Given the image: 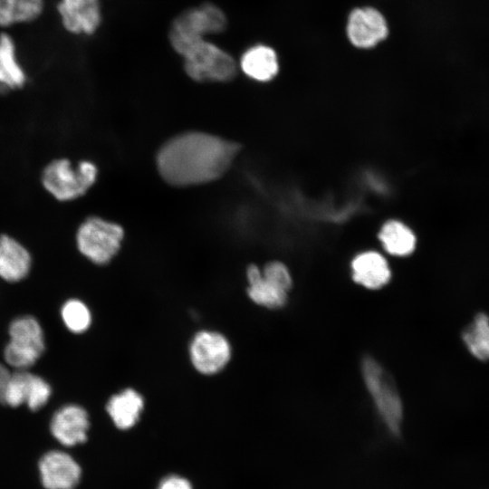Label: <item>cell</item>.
Instances as JSON below:
<instances>
[{
    "label": "cell",
    "mask_w": 489,
    "mask_h": 489,
    "mask_svg": "<svg viewBox=\"0 0 489 489\" xmlns=\"http://www.w3.org/2000/svg\"><path fill=\"white\" fill-rule=\"evenodd\" d=\"M239 145L199 131L178 134L159 149L157 167L162 178L176 187L205 184L222 177Z\"/></svg>",
    "instance_id": "cell-1"
},
{
    "label": "cell",
    "mask_w": 489,
    "mask_h": 489,
    "mask_svg": "<svg viewBox=\"0 0 489 489\" xmlns=\"http://www.w3.org/2000/svg\"><path fill=\"white\" fill-rule=\"evenodd\" d=\"M227 19L221 8L212 3L186 9L172 22L168 38L173 49L182 55L191 45L207 34L225 30Z\"/></svg>",
    "instance_id": "cell-2"
},
{
    "label": "cell",
    "mask_w": 489,
    "mask_h": 489,
    "mask_svg": "<svg viewBox=\"0 0 489 489\" xmlns=\"http://www.w3.org/2000/svg\"><path fill=\"white\" fill-rule=\"evenodd\" d=\"M361 371L379 417L389 432L398 436L403 419V406L391 377L370 356L363 358Z\"/></svg>",
    "instance_id": "cell-3"
},
{
    "label": "cell",
    "mask_w": 489,
    "mask_h": 489,
    "mask_svg": "<svg viewBox=\"0 0 489 489\" xmlns=\"http://www.w3.org/2000/svg\"><path fill=\"white\" fill-rule=\"evenodd\" d=\"M98 175L95 164L83 160L72 165L67 158L50 162L42 174L43 187L57 200L69 201L84 195Z\"/></svg>",
    "instance_id": "cell-4"
},
{
    "label": "cell",
    "mask_w": 489,
    "mask_h": 489,
    "mask_svg": "<svg viewBox=\"0 0 489 489\" xmlns=\"http://www.w3.org/2000/svg\"><path fill=\"white\" fill-rule=\"evenodd\" d=\"M181 56L186 73L196 82H225L233 80L237 72L234 57L206 39L190 46Z\"/></svg>",
    "instance_id": "cell-5"
},
{
    "label": "cell",
    "mask_w": 489,
    "mask_h": 489,
    "mask_svg": "<svg viewBox=\"0 0 489 489\" xmlns=\"http://www.w3.org/2000/svg\"><path fill=\"white\" fill-rule=\"evenodd\" d=\"M122 227L101 217L91 216L82 222L76 234L79 251L97 264L109 263L120 248Z\"/></svg>",
    "instance_id": "cell-6"
},
{
    "label": "cell",
    "mask_w": 489,
    "mask_h": 489,
    "mask_svg": "<svg viewBox=\"0 0 489 489\" xmlns=\"http://www.w3.org/2000/svg\"><path fill=\"white\" fill-rule=\"evenodd\" d=\"M10 340L5 348V362L16 369L33 366L44 350L43 332L36 319L23 316L9 327Z\"/></svg>",
    "instance_id": "cell-7"
},
{
    "label": "cell",
    "mask_w": 489,
    "mask_h": 489,
    "mask_svg": "<svg viewBox=\"0 0 489 489\" xmlns=\"http://www.w3.org/2000/svg\"><path fill=\"white\" fill-rule=\"evenodd\" d=\"M190 360L202 374L211 375L222 370L231 358V347L222 334L202 331L195 335L189 348Z\"/></svg>",
    "instance_id": "cell-8"
},
{
    "label": "cell",
    "mask_w": 489,
    "mask_h": 489,
    "mask_svg": "<svg viewBox=\"0 0 489 489\" xmlns=\"http://www.w3.org/2000/svg\"><path fill=\"white\" fill-rule=\"evenodd\" d=\"M51 393L50 385L43 378L25 369H17L12 373L4 404L12 408L26 404L31 410L36 411L47 403Z\"/></svg>",
    "instance_id": "cell-9"
},
{
    "label": "cell",
    "mask_w": 489,
    "mask_h": 489,
    "mask_svg": "<svg viewBox=\"0 0 489 489\" xmlns=\"http://www.w3.org/2000/svg\"><path fill=\"white\" fill-rule=\"evenodd\" d=\"M388 26L383 14L369 6L353 9L347 22V35L358 48L369 49L387 38Z\"/></svg>",
    "instance_id": "cell-10"
},
{
    "label": "cell",
    "mask_w": 489,
    "mask_h": 489,
    "mask_svg": "<svg viewBox=\"0 0 489 489\" xmlns=\"http://www.w3.org/2000/svg\"><path fill=\"white\" fill-rule=\"evenodd\" d=\"M39 473L45 489H73L81 479V467L67 453L50 451L39 461Z\"/></svg>",
    "instance_id": "cell-11"
},
{
    "label": "cell",
    "mask_w": 489,
    "mask_h": 489,
    "mask_svg": "<svg viewBox=\"0 0 489 489\" xmlns=\"http://www.w3.org/2000/svg\"><path fill=\"white\" fill-rule=\"evenodd\" d=\"M89 427L88 413L77 405H66L58 409L50 424L53 436L66 446L84 443Z\"/></svg>",
    "instance_id": "cell-12"
},
{
    "label": "cell",
    "mask_w": 489,
    "mask_h": 489,
    "mask_svg": "<svg viewBox=\"0 0 489 489\" xmlns=\"http://www.w3.org/2000/svg\"><path fill=\"white\" fill-rule=\"evenodd\" d=\"M58 11L64 28L74 34H92L101 22L100 0H62Z\"/></svg>",
    "instance_id": "cell-13"
},
{
    "label": "cell",
    "mask_w": 489,
    "mask_h": 489,
    "mask_svg": "<svg viewBox=\"0 0 489 489\" xmlns=\"http://www.w3.org/2000/svg\"><path fill=\"white\" fill-rule=\"evenodd\" d=\"M31 255L17 240L0 235V277L14 283L24 279L31 268Z\"/></svg>",
    "instance_id": "cell-14"
},
{
    "label": "cell",
    "mask_w": 489,
    "mask_h": 489,
    "mask_svg": "<svg viewBox=\"0 0 489 489\" xmlns=\"http://www.w3.org/2000/svg\"><path fill=\"white\" fill-rule=\"evenodd\" d=\"M351 269L353 280L368 289L381 288L391 276L386 259L372 251L358 254L351 263Z\"/></svg>",
    "instance_id": "cell-15"
},
{
    "label": "cell",
    "mask_w": 489,
    "mask_h": 489,
    "mask_svg": "<svg viewBox=\"0 0 489 489\" xmlns=\"http://www.w3.org/2000/svg\"><path fill=\"white\" fill-rule=\"evenodd\" d=\"M240 67L249 78L258 82H268L277 74L279 62L273 48L264 44H256L243 53Z\"/></svg>",
    "instance_id": "cell-16"
},
{
    "label": "cell",
    "mask_w": 489,
    "mask_h": 489,
    "mask_svg": "<svg viewBox=\"0 0 489 489\" xmlns=\"http://www.w3.org/2000/svg\"><path fill=\"white\" fill-rule=\"evenodd\" d=\"M106 408L114 425L124 430L132 427L138 422L144 408V401L139 392L127 388L112 396Z\"/></svg>",
    "instance_id": "cell-17"
},
{
    "label": "cell",
    "mask_w": 489,
    "mask_h": 489,
    "mask_svg": "<svg viewBox=\"0 0 489 489\" xmlns=\"http://www.w3.org/2000/svg\"><path fill=\"white\" fill-rule=\"evenodd\" d=\"M249 287L247 294L250 299L266 308H279L285 304L287 292L267 281L262 271L255 264L248 266L246 271Z\"/></svg>",
    "instance_id": "cell-18"
},
{
    "label": "cell",
    "mask_w": 489,
    "mask_h": 489,
    "mask_svg": "<svg viewBox=\"0 0 489 489\" xmlns=\"http://www.w3.org/2000/svg\"><path fill=\"white\" fill-rule=\"evenodd\" d=\"M25 75L15 58L14 45L6 34H0V87L16 89L24 86Z\"/></svg>",
    "instance_id": "cell-19"
},
{
    "label": "cell",
    "mask_w": 489,
    "mask_h": 489,
    "mask_svg": "<svg viewBox=\"0 0 489 489\" xmlns=\"http://www.w3.org/2000/svg\"><path fill=\"white\" fill-rule=\"evenodd\" d=\"M386 251L393 255L406 256L410 254L416 246L413 232L398 221L386 223L379 235Z\"/></svg>",
    "instance_id": "cell-20"
},
{
    "label": "cell",
    "mask_w": 489,
    "mask_h": 489,
    "mask_svg": "<svg viewBox=\"0 0 489 489\" xmlns=\"http://www.w3.org/2000/svg\"><path fill=\"white\" fill-rule=\"evenodd\" d=\"M43 8V0H0V26L34 21Z\"/></svg>",
    "instance_id": "cell-21"
},
{
    "label": "cell",
    "mask_w": 489,
    "mask_h": 489,
    "mask_svg": "<svg viewBox=\"0 0 489 489\" xmlns=\"http://www.w3.org/2000/svg\"><path fill=\"white\" fill-rule=\"evenodd\" d=\"M463 340L475 358L489 360V317L485 313L477 314L464 331Z\"/></svg>",
    "instance_id": "cell-22"
},
{
    "label": "cell",
    "mask_w": 489,
    "mask_h": 489,
    "mask_svg": "<svg viewBox=\"0 0 489 489\" xmlns=\"http://www.w3.org/2000/svg\"><path fill=\"white\" fill-rule=\"evenodd\" d=\"M65 326L74 333L84 332L91 321L88 307L79 300H69L61 311Z\"/></svg>",
    "instance_id": "cell-23"
},
{
    "label": "cell",
    "mask_w": 489,
    "mask_h": 489,
    "mask_svg": "<svg viewBox=\"0 0 489 489\" xmlns=\"http://www.w3.org/2000/svg\"><path fill=\"white\" fill-rule=\"evenodd\" d=\"M263 276L282 290L288 292L292 286V277L287 267L280 262L268 263L262 271Z\"/></svg>",
    "instance_id": "cell-24"
},
{
    "label": "cell",
    "mask_w": 489,
    "mask_h": 489,
    "mask_svg": "<svg viewBox=\"0 0 489 489\" xmlns=\"http://www.w3.org/2000/svg\"><path fill=\"white\" fill-rule=\"evenodd\" d=\"M158 489H192V487L187 479L173 475L162 481Z\"/></svg>",
    "instance_id": "cell-25"
},
{
    "label": "cell",
    "mask_w": 489,
    "mask_h": 489,
    "mask_svg": "<svg viewBox=\"0 0 489 489\" xmlns=\"http://www.w3.org/2000/svg\"><path fill=\"white\" fill-rule=\"evenodd\" d=\"M12 372L0 363V403L4 404L5 394L9 384Z\"/></svg>",
    "instance_id": "cell-26"
}]
</instances>
